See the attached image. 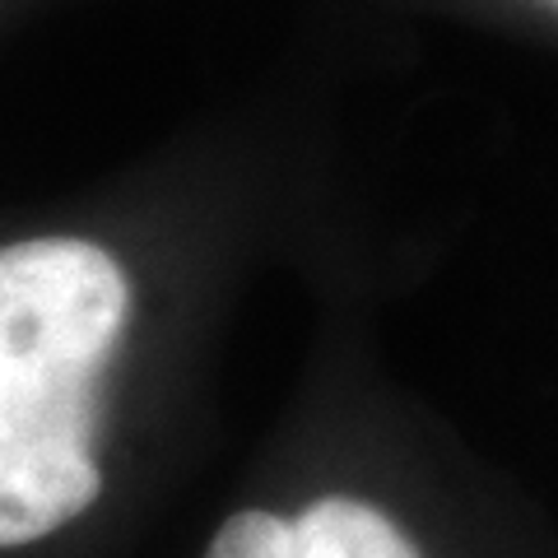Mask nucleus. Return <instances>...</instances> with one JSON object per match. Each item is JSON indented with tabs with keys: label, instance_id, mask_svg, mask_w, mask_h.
I'll use <instances>...</instances> for the list:
<instances>
[{
	"label": "nucleus",
	"instance_id": "f03ea898",
	"mask_svg": "<svg viewBox=\"0 0 558 558\" xmlns=\"http://www.w3.org/2000/svg\"><path fill=\"white\" fill-rule=\"evenodd\" d=\"M205 558H424L387 512L359 498H317L299 521L233 512Z\"/></svg>",
	"mask_w": 558,
	"mask_h": 558
},
{
	"label": "nucleus",
	"instance_id": "7ed1b4c3",
	"mask_svg": "<svg viewBox=\"0 0 558 558\" xmlns=\"http://www.w3.org/2000/svg\"><path fill=\"white\" fill-rule=\"evenodd\" d=\"M102 494L94 451L65 442L0 447V549L33 545L84 517Z\"/></svg>",
	"mask_w": 558,
	"mask_h": 558
},
{
	"label": "nucleus",
	"instance_id": "f257e3e1",
	"mask_svg": "<svg viewBox=\"0 0 558 558\" xmlns=\"http://www.w3.org/2000/svg\"><path fill=\"white\" fill-rule=\"evenodd\" d=\"M131 317L112 252L84 238L0 247V447L98 451V381Z\"/></svg>",
	"mask_w": 558,
	"mask_h": 558
},
{
	"label": "nucleus",
	"instance_id": "20e7f679",
	"mask_svg": "<svg viewBox=\"0 0 558 558\" xmlns=\"http://www.w3.org/2000/svg\"><path fill=\"white\" fill-rule=\"evenodd\" d=\"M549 5H554V10H558V0H549Z\"/></svg>",
	"mask_w": 558,
	"mask_h": 558
}]
</instances>
